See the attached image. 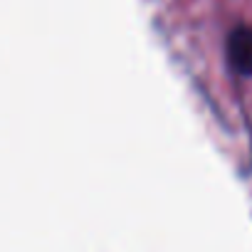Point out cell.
I'll return each instance as SVG.
<instances>
[{
	"label": "cell",
	"mask_w": 252,
	"mask_h": 252,
	"mask_svg": "<svg viewBox=\"0 0 252 252\" xmlns=\"http://www.w3.org/2000/svg\"><path fill=\"white\" fill-rule=\"evenodd\" d=\"M227 60L235 72L252 77V28H235L227 37Z\"/></svg>",
	"instance_id": "cell-1"
}]
</instances>
